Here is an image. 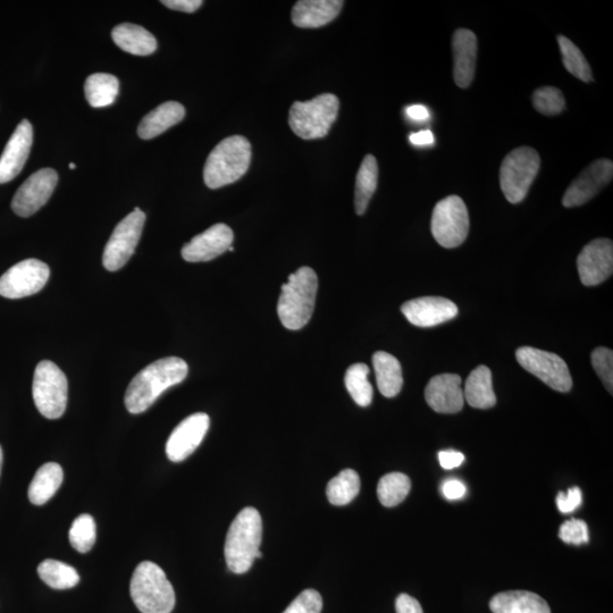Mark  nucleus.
<instances>
[{
	"label": "nucleus",
	"mask_w": 613,
	"mask_h": 613,
	"mask_svg": "<svg viewBox=\"0 0 613 613\" xmlns=\"http://www.w3.org/2000/svg\"><path fill=\"white\" fill-rule=\"evenodd\" d=\"M188 373V364L181 358L156 360L131 381L125 393V407L133 415L145 413L166 390L186 380Z\"/></svg>",
	"instance_id": "f257e3e1"
},
{
	"label": "nucleus",
	"mask_w": 613,
	"mask_h": 613,
	"mask_svg": "<svg viewBox=\"0 0 613 613\" xmlns=\"http://www.w3.org/2000/svg\"><path fill=\"white\" fill-rule=\"evenodd\" d=\"M516 358L520 366L551 389L569 392L573 388V379L566 361L558 355L532 347H523L516 351Z\"/></svg>",
	"instance_id": "9b49d317"
},
{
	"label": "nucleus",
	"mask_w": 613,
	"mask_h": 613,
	"mask_svg": "<svg viewBox=\"0 0 613 613\" xmlns=\"http://www.w3.org/2000/svg\"><path fill=\"white\" fill-rule=\"evenodd\" d=\"M465 400L469 406L477 409H490L497 403L493 391L492 373L489 367L478 366L470 375L465 384Z\"/></svg>",
	"instance_id": "a878e982"
},
{
	"label": "nucleus",
	"mask_w": 613,
	"mask_h": 613,
	"mask_svg": "<svg viewBox=\"0 0 613 613\" xmlns=\"http://www.w3.org/2000/svg\"><path fill=\"white\" fill-rule=\"evenodd\" d=\"M32 394L41 415L48 419L61 418L67 406L69 384L60 367L49 360L41 361L33 377Z\"/></svg>",
	"instance_id": "6e6552de"
},
{
	"label": "nucleus",
	"mask_w": 613,
	"mask_h": 613,
	"mask_svg": "<svg viewBox=\"0 0 613 613\" xmlns=\"http://www.w3.org/2000/svg\"><path fill=\"white\" fill-rule=\"evenodd\" d=\"M184 116H186V109L180 103L167 102L159 105L140 122L139 137L150 140L161 136L165 131L179 124Z\"/></svg>",
	"instance_id": "5701e85b"
},
{
	"label": "nucleus",
	"mask_w": 613,
	"mask_h": 613,
	"mask_svg": "<svg viewBox=\"0 0 613 613\" xmlns=\"http://www.w3.org/2000/svg\"><path fill=\"white\" fill-rule=\"evenodd\" d=\"M33 144V128L23 120L15 129L0 157V184L11 182L27 163Z\"/></svg>",
	"instance_id": "6ab92c4d"
},
{
	"label": "nucleus",
	"mask_w": 613,
	"mask_h": 613,
	"mask_svg": "<svg viewBox=\"0 0 613 613\" xmlns=\"http://www.w3.org/2000/svg\"><path fill=\"white\" fill-rule=\"evenodd\" d=\"M409 141L419 147L430 146L434 144V136L430 130H424L410 134Z\"/></svg>",
	"instance_id": "49530a36"
},
{
	"label": "nucleus",
	"mask_w": 613,
	"mask_h": 613,
	"mask_svg": "<svg viewBox=\"0 0 613 613\" xmlns=\"http://www.w3.org/2000/svg\"><path fill=\"white\" fill-rule=\"evenodd\" d=\"M401 312L415 326L433 327L456 318L458 307L449 299L423 297L405 302Z\"/></svg>",
	"instance_id": "a211bd4d"
},
{
	"label": "nucleus",
	"mask_w": 613,
	"mask_h": 613,
	"mask_svg": "<svg viewBox=\"0 0 613 613\" xmlns=\"http://www.w3.org/2000/svg\"><path fill=\"white\" fill-rule=\"evenodd\" d=\"M533 105L537 112L552 116L564 112L566 100L558 88L542 87L534 92Z\"/></svg>",
	"instance_id": "e433bc0d"
},
{
	"label": "nucleus",
	"mask_w": 613,
	"mask_h": 613,
	"mask_svg": "<svg viewBox=\"0 0 613 613\" xmlns=\"http://www.w3.org/2000/svg\"><path fill=\"white\" fill-rule=\"evenodd\" d=\"M490 608L493 613H551L547 601L527 591L499 593L493 596Z\"/></svg>",
	"instance_id": "b1692460"
},
{
	"label": "nucleus",
	"mask_w": 613,
	"mask_h": 613,
	"mask_svg": "<svg viewBox=\"0 0 613 613\" xmlns=\"http://www.w3.org/2000/svg\"><path fill=\"white\" fill-rule=\"evenodd\" d=\"M145 222L146 214L137 207L116 226L104 250L103 264L107 271H119L129 262L141 239Z\"/></svg>",
	"instance_id": "9d476101"
},
{
	"label": "nucleus",
	"mask_w": 613,
	"mask_h": 613,
	"mask_svg": "<svg viewBox=\"0 0 613 613\" xmlns=\"http://www.w3.org/2000/svg\"><path fill=\"white\" fill-rule=\"evenodd\" d=\"M369 367L355 364L348 368L344 383L352 399L358 406L368 407L373 401V386L368 381Z\"/></svg>",
	"instance_id": "473e14b6"
},
{
	"label": "nucleus",
	"mask_w": 613,
	"mask_h": 613,
	"mask_svg": "<svg viewBox=\"0 0 613 613\" xmlns=\"http://www.w3.org/2000/svg\"><path fill=\"white\" fill-rule=\"evenodd\" d=\"M263 520L255 508H245L235 517L226 536V564L234 574H246L258 558H262Z\"/></svg>",
	"instance_id": "f03ea898"
},
{
	"label": "nucleus",
	"mask_w": 613,
	"mask_h": 613,
	"mask_svg": "<svg viewBox=\"0 0 613 613\" xmlns=\"http://www.w3.org/2000/svg\"><path fill=\"white\" fill-rule=\"evenodd\" d=\"M411 489L410 478L402 473H391L381 478L377 486V495L382 505L392 508L400 505L407 498Z\"/></svg>",
	"instance_id": "72a5a7b5"
},
{
	"label": "nucleus",
	"mask_w": 613,
	"mask_h": 613,
	"mask_svg": "<svg viewBox=\"0 0 613 613\" xmlns=\"http://www.w3.org/2000/svg\"><path fill=\"white\" fill-rule=\"evenodd\" d=\"M612 176L613 163L609 159H598L570 184L562 198V204L567 208H573L589 203L611 182Z\"/></svg>",
	"instance_id": "4468645a"
},
{
	"label": "nucleus",
	"mask_w": 613,
	"mask_h": 613,
	"mask_svg": "<svg viewBox=\"0 0 613 613\" xmlns=\"http://www.w3.org/2000/svg\"><path fill=\"white\" fill-rule=\"evenodd\" d=\"M377 386L385 398L397 397L403 385L399 360L388 352L377 351L373 356Z\"/></svg>",
	"instance_id": "bb28decb"
},
{
	"label": "nucleus",
	"mask_w": 613,
	"mask_h": 613,
	"mask_svg": "<svg viewBox=\"0 0 613 613\" xmlns=\"http://www.w3.org/2000/svg\"><path fill=\"white\" fill-rule=\"evenodd\" d=\"M442 493L445 499L456 501L463 499L467 493V487L458 480H449L442 485Z\"/></svg>",
	"instance_id": "79ce46f5"
},
{
	"label": "nucleus",
	"mask_w": 613,
	"mask_h": 613,
	"mask_svg": "<svg viewBox=\"0 0 613 613\" xmlns=\"http://www.w3.org/2000/svg\"><path fill=\"white\" fill-rule=\"evenodd\" d=\"M211 425L204 413L193 414L184 419L172 432L166 443V455L173 463H181L199 447Z\"/></svg>",
	"instance_id": "2eb2a0df"
},
{
	"label": "nucleus",
	"mask_w": 613,
	"mask_h": 613,
	"mask_svg": "<svg viewBox=\"0 0 613 613\" xmlns=\"http://www.w3.org/2000/svg\"><path fill=\"white\" fill-rule=\"evenodd\" d=\"M38 574L54 590L73 589L80 582L77 570L70 565L64 564L62 561L52 559L41 562L38 567Z\"/></svg>",
	"instance_id": "7c9ffc66"
},
{
	"label": "nucleus",
	"mask_w": 613,
	"mask_h": 613,
	"mask_svg": "<svg viewBox=\"0 0 613 613\" xmlns=\"http://www.w3.org/2000/svg\"><path fill=\"white\" fill-rule=\"evenodd\" d=\"M63 468L56 463H47L38 469L29 486V500L35 506H44L54 497L63 483Z\"/></svg>",
	"instance_id": "cd10ccee"
},
{
	"label": "nucleus",
	"mask_w": 613,
	"mask_h": 613,
	"mask_svg": "<svg viewBox=\"0 0 613 613\" xmlns=\"http://www.w3.org/2000/svg\"><path fill=\"white\" fill-rule=\"evenodd\" d=\"M379 182V165L373 155H367L356 179L355 208L358 215H364Z\"/></svg>",
	"instance_id": "c85d7f7f"
},
{
	"label": "nucleus",
	"mask_w": 613,
	"mask_h": 613,
	"mask_svg": "<svg viewBox=\"0 0 613 613\" xmlns=\"http://www.w3.org/2000/svg\"><path fill=\"white\" fill-rule=\"evenodd\" d=\"M579 277L586 287H595L609 279L613 272V243L596 239L585 246L577 258Z\"/></svg>",
	"instance_id": "dca6fc26"
},
{
	"label": "nucleus",
	"mask_w": 613,
	"mask_h": 613,
	"mask_svg": "<svg viewBox=\"0 0 613 613\" xmlns=\"http://www.w3.org/2000/svg\"><path fill=\"white\" fill-rule=\"evenodd\" d=\"M431 229L440 246L452 249L463 245L469 233V214L464 200L450 196L436 204Z\"/></svg>",
	"instance_id": "1a4fd4ad"
},
{
	"label": "nucleus",
	"mask_w": 613,
	"mask_h": 613,
	"mask_svg": "<svg viewBox=\"0 0 613 613\" xmlns=\"http://www.w3.org/2000/svg\"><path fill=\"white\" fill-rule=\"evenodd\" d=\"M2 467H3V449L2 447H0V474H2Z\"/></svg>",
	"instance_id": "09e8293b"
},
{
	"label": "nucleus",
	"mask_w": 613,
	"mask_h": 613,
	"mask_svg": "<svg viewBox=\"0 0 613 613\" xmlns=\"http://www.w3.org/2000/svg\"><path fill=\"white\" fill-rule=\"evenodd\" d=\"M234 234L230 226L218 223L197 235L182 248V257L189 263H205L220 257L232 247Z\"/></svg>",
	"instance_id": "f3484780"
},
{
	"label": "nucleus",
	"mask_w": 613,
	"mask_h": 613,
	"mask_svg": "<svg viewBox=\"0 0 613 613\" xmlns=\"http://www.w3.org/2000/svg\"><path fill=\"white\" fill-rule=\"evenodd\" d=\"M318 290L317 274L310 267H301L289 276L282 287L277 314L285 329L301 330L312 318Z\"/></svg>",
	"instance_id": "7ed1b4c3"
},
{
	"label": "nucleus",
	"mask_w": 613,
	"mask_h": 613,
	"mask_svg": "<svg viewBox=\"0 0 613 613\" xmlns=\"http://www.w3.org/2000/svg\"><path fill=\"white\" fill-rule=\"evenodd\" d=\"M58 174L53 169H43L25 181L16 191L12 201V209L20 217L35 215L43 208L57 186Z\"/></svg>",
	"instance_id": "ddd939ff"
},
{
	"label": "nucleus",
	"mask_w": 613,
	"mask_h": 613,
	"mask_svg": "<svg viewBox=\"0 0 613 613\" xmlns=\"http://www.w3.org/2000/svg\"><path fill=\"white\" fill-rule=\"evenodd\" d=\"M540 166L539 153L529 147L512 150L503 159L500 169V186L509 203H522L540 171Z\"/></svg>",
	"instance_id": "0eeeda50"
},
{
	"label": "nucleus",
	"mask_w": 613,
	"mask_h": 613,
	"mask_svg": "<svg viewBox=\"0 0 613 613\" xmlns=\"http://www.w3.org/2000/svg\"><path fill=\"white\" fill-rule=\"evenodd\" d=\"M75 167H77V166H75V164H73V163L70 164V169L71 170H75Z\"/></svg>",
	"instance_id": "8fccbe9b"
},
{
	"label": "nucleus",
	"mask_w": 613,
	"mask_h": 613,
	"mask_svg": "<svg viewBox=\"0 0 613 613\" xmlns=\"http://www.w3.org/2000/svg\"><path fill=\"white\" fill-rule=\"evenodd\" d=\"M251 145L247 138L233 136L220 142L209 154L204 181L209 189H220L237 182L245 175L251 162Z\"/></svg>",
	"instance_id": "20e7f679"
},
{
	"label": "nucleus",
	"mask_w": 613,
	"mask_h": 613,
	"mask_svg": "<svg viewBox=\"0 0 613 613\" xmlns=\"http://www.w3.org/2000/svg\"><path fill=\"white\" fill-rule=\"evenodd\" d=\"M559 537L567 544L582 545L589 543V527L584 520L571 519L561 525Z\"/></svg>",
	"instance_id": "ea45409f"
},
{
	"label": "nucleus",
	"mask_w": 613,
	"mask_h": 613,
	"mask_svg": "<svg viewBox=\"0 0 613 613\" xmlns=\"http://www.w3.org/2000/svg\"><path fill=\"white\" fill-rule=\"evenodd\" d=\"M453 78L459 88L466 89L475 77L477 38L473 31L459 29L452 37Z\"/></svg>",
	"instance_id": "412c9836"
},
{
	"label": "nucleus",
	"mask_w": 613,
	"mask_h": 613,
	"mask_svg": "<svg viewBox=\"0 0 613 613\" xmlns=\"http://www.w3.org/2000/svg\"><path fill=\"white\" fill-rule=\"evenodd\" d=\"M439 461L442 468L450 470L463 465L465 456L459 451L445 450L439 453Z\"/></svg>",
	"instance_id": "37998d69"
},
{
	"label": "nucleus",
	"mask_w": 613,
	"mask_h": 613,
	"mask_svg": "<svg viewBox=\"0 0 613 613\" xmlns=\"http://www.w3.org/2000/svg\"><path fill=\"white\" fill-rule=\"evenodd\" d=\"M95 519L90 515H81L74 520L69 537L72 547L80 553H87L94 548L97 539Z\"/></svg>",
	"instance_id": "c9c22d12"
},
{
	"label": "nucleus",
	"mask_w": 613,
	"mask_h": 613,
	"mask_svg": "<svg viewBox=\"0 0 613 613\" xmlns=\"http://www.w3.org/2000/svg\"><path fill=\"white\" fill-rule=\"evenodd\" d=\"M323 599L315 590L301 592L283 613H321Z\"/></svg>",
	"instance_id": "58836bf2"
},
{
	"label": "nucleus",
	"mask_w": 613,
	"mask_h": 613,
	"mask_svg": "<svg viewBox=\"0 0 613 613\" xmlns=\"http://www.w3.org/2000/svg\"><path fill=\"white\" fill-rule=\"evenodd\" d=\"M562 62L570 74L583 82H593L591 66L587 63L582 50L565 36L558 37Z\"/></svg>",
	"instance_id": "f704fd0d"
},
{
	"label": "nucleus",
	"mask_w": 613,
	"mask_h": 613,
	"mask_svg": "<svg viewBox=\"0 0 613 613\" xmlns=\"http://www.w3.org/2000/svg\"><path fill=\"white\" fill-rule=\"evenodd\" d=\"M406 113L409 119L416 122H424L428 120V117H430V112H428L427 107L424 105L409 106Z\"/></svg>",
	"instance_id": "de8ad7c7"
},
{
	"label": "nucleus",
	"mask_w": 613,
	"mask_h": 613,
	"mask_svg": "<svg viewBox=\"0 0 613 613\" xmlns=\"http://www.w3.org/2000/svg\"><path fill=\"white\" fill-rule=\"evenodd\" d=\"M114 43L124 52L137 56L154 54L157 49V40L151 33L140 25L122 23L112 32Z\"/></svg>",
	"instance_id": "393cba45"
},
{
	"label": "nucleus",
	"mask_w": 613,
	"mask_h": 613,
	"mask_svg": "<svg viewBox=\"0 0 613 613\" xmlns=\"http://www.w3.org/2000/svg\"><path fill=\"white\" fill-rule=\"evenodd\" d=\"M557 506L562 514H570L575 511L583 502L582 491L578 487H571L568 493L560 492L557 497Z\"/></svg>",
	"instance_id": "a19ab883"
},
{
	"label": "nucleus",
	"mask_w": 613,
	"mask_h": 613,
	"mask_svg": "<svg viewBox=\"0 0 613 613\" xmlns=\"http://www.w3.org/2000/svg\"><path fill=\"white\" fill-rule=\"evenodd\" d=\"M343 4L341 0H301L293 7L292 22L302 29L324 27L338 18Z\"/></svg>",
	"instance_id": "4be33fe9"
},
{
	"label": "nucleus",
	"mask_w": 613,
	"mask_h": 613,
	"mask_svg": "<svg viewBox=\"0 0 613 613\" xmlns=\"http://www.w3.org/2000/svg\"><path fill=\"white\" fill-rule=\"evenodd\" d=\"M461 377L457 374L434 376L425 390V399L436 413L457 414L463 410L465 397L461 389Z\"/></svg>",
	"instance_id": "aec40b11"
},
{
	"label": "nucleus",
	"mask_w": 613,
	"mask_h": 613,
	"mask_svg": "<svg viewBox=\"0 0 613 613\" xmlns=\"http://www.w3.org/2000/svg\"><path fill=\"white\" fill-rule=\"evenodd\" d=\"M339 108V99L332 94L319 95L305 103L296 102L290 109V128L304 140L325 138L337 120Z\"/></svg>",
	"instance_id": "423d86ee"
},
{
	"label": "nucleus",
	"mask_w": 613,
	"mask_h": 613,
	"mask_svg": "<svg viewBox=\"0 0 613 613\" xmlns=\"http://www.w3.org/2000/svg\"><path fill=\"white\" fill-rule=\"evenodd\" d=\"M162 4L174 11L195 13L204 3L201 0H163Z\"/></svg>",
	"instance_id": "a18cd8bd"
},
{
	"label": "nucleus",
	"mask_w": 613,
	"mask_h": 613,
	"mask_svg": "<svg viewBox=\"0 0 613 613\" xmlns=\"http://www.w3.org/2000/svg\"><path fill=\"white\" fill-rule=\"evenodd\" d=\"M120 91V82L112 74L96 73L86 81L85 92L91 107L102 108L115 103Z\"/></svg>",
	"instance_id": "c756f323"
},
{
	"label": "nucleus",
	"mask_w": 613,
	"mask_h": 613,
	"mask_svg": "<svg viewBox=\"0 0 613 613\" xmlns=\"http://www.w3.org/2000/svg\"><path fill=\"white\" fill-rule=\"evenodd\" d=\"M50 276L47 264L38 259H25L0 277V296L21 299L43 290Z\"/></svg>",
	"instance_id": "f8f14e48"
},
{
	"label": "nucleus",
	"mask_w": 613,
	"mask_h": 613,
	"mask_svg": "<svg viewBox=\"0 0 613 613\" xmlns=\"http://www.w3.org/2000/svg\"><path fill=\"white\" fill-rule=\"evenodd\" d=\"M131 598L142 613H171L175 592L164 570L151 561H144L134 570Z\"/></svg>",
	"instance_id": "39448f33"
},
{
	"label": "nucleus",
	"mask_w": 613,
	"mask_h": 613,
	"mask_svg": "<svg viewBox=\"0 0 613 613\" xmlns=\"http://www.w3.org/2000/svg\"><path fill=\"white\" fill-rule=\"evenodd\" d=\"M360 491V477L352 469H344L332 478L327 485V499L333 506H347L357 497Z\"/></svg>",
	"instance_id": "2f4dec72"
},
{
	"label": "nucleus",
	"mask_w": 613,
	"mask_h": 613,
	"mask_svg": "<svg viewBox=\"0 0 613 613\" xmlns=\"http://www.w3.org/2000/svg\"><path fill=\"white\" fill-rule=\"evenodd\" d=\"M592 365L604 386L612 394L613 388V352L608 348H596L592 354Z\"/></svg>",
	"instance_id": "4c0bfd02"
},
{
	"label": "nucleus",
	"mask_w": 613,
	"mask_h": 613,
	"mask_svg": "<svg viewBox=\"0 0 613 613\" xmlns=\"http://www.w3.org/2000/svg\"><path fill=\"white\" fill-rule=\"evenodd\" d=\"M396 609L397 613H424L421 603L408 594L398 596Z\"/></svg>",
	"instance_id": "c03bdc74"
}]
</instances>
